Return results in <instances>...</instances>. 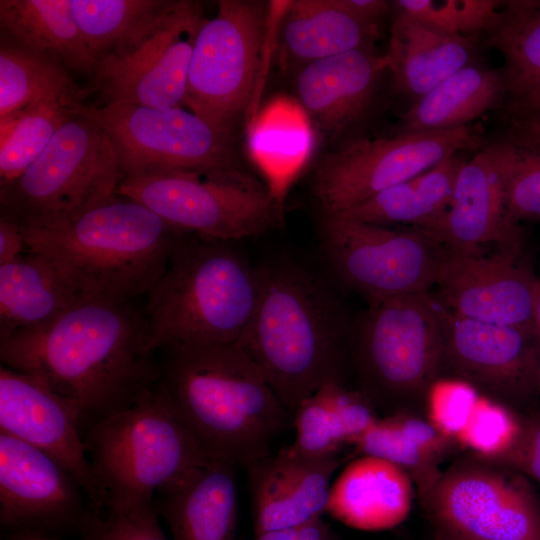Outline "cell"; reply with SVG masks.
I'll list each match as a JSON object with an SVG mask.
<instances>
[{"mask_svg": "<svg viewBox=\"0 0 540 540\" xmlns=\"http://www.w3.org/2000/svg\"><path fill=\"white\" fill-rule=\"evenodd\" d=\"M0 360L75 402L86 427L140 399L159 378L135 301L84 297L52 323L0 341Z\"/></svg>", "mask_w": 540, "mask_h": 540, "instance_id": "1", "label": "cell"}, {"mask_svg": "<svg viewBox=\"0 0 540 540\" xmlns=\"http://www.w3.org/2000/svg\"><path fill=\"white\" fill-rule=\"evenodd\" d=\"M259 289L238 340L293 416L328 383L346 385L352 319L327 279L280 257L257 265Z\"/></svg>", "mask_w": 540, "mask_h": 540, "instance_id": "2", "label": "cell"}, {"mask_svg": "<svg viewBox=\"0 0 540 540\" xmlns=\"http://www.w3.org/2000/svg\"><path fill=\"white\" fill-rule=\"evenodd\" d=\"M157 355V389L212 460L247 468L292 426V415L238 341L167 347Z\"/></svg>", "mask_w": 540, "mask_h": 540, "instance_id": "3", "label": "cell"}, {"mask_svg": "<svg viewBox=\"0 0 540 540\" xmlns=\"http://www.w3.org/2000/svg\"><path fill=\"white\" fill-rule=\"evenodd\" d=\"M20 226L28 251L52 260L85 297L113 302L145 296L190 234L120 195L63 224Z\"/></svg>", "mask_w": 540, "mask_h": 540, "instance_id": "4", "label": "cell"}, {"mask_svg": "<svg viewBox=\"0 0 540 540\" xmlns=\"http://www.w3.org/2000/svg\"><path fill=\"white\" fill-rule=\"evenodd\" d=\"M259 289L253 266L233 242L186 235L143 304L149 346L197 347L237 342Z\"/></svg>", "mask_w": 540, "mask_h": 540, "instance_id": "5", "label": "cell"}, {"mask_svg": "<svg viewBox=\"0 0 540 540\" xmlns=\"http://www.w3.org/2000/svg\"><path fill=\"white\" fill-rule=\"evenodd\" d=\"M88 458L105 493V510L154 503L160 490L212 460L155 387L89 425Z\"/></svg>", "mask_w": 540, "mask_h": 540, "instance_id": "6", "label": "cell"}, {"mask_svg": "<svg viewBox=\"0 0 540 540\" xmlns=\"http://www.w3.org/2000/svg\"><path fill=\"white\" fill-rule=\"evenodd\" d=\"M443 352L440 308L430 292L370 304L352 319L349 367L356 390L388 415L429 392Z\"/></svg>", "mask_w": 540, "mask_h": 540, "instance_id": "7", "label": "cell"}, {"mask_svg": "<svg viewBox=\"0 0 540 540\" xmlns=\"http://www.w3.org/2000/svg\"><path fill=\"white\" fill-rule=\"evenodd\" d=\"M72 112L26 170L0 187L2 215L24 226H54L117 195L121 174L111 140L92 119Z\"/></svg>", "mask_w": 540, "mask_h": 540, "instance_id": "8", "label": "cell"}, {"mask_svg": "<svg viewBox=\"0 0 540 540\" xmlns=\"http://www.w3.org/2000/svg\"><path fill=\"white\" fill-rule=\"evenodd\" d=\"M116 193L184 232L228 242L269 231L281 215L270 183L240 167L126 177Z\"/></svg>", "mask_w": 540, "mask_h": 540, "instance_id": "9", "label": "cell"}, {"mask_svg": "<svg viewBox=\"0 0 540 540\" xmlns=\"http://www.w3.org/2000/svg\"><path fill=\"white\" fill-rule=\"evenodd\" d=\"M71 109L108 135L121 180L173 171L239 167L233 131L218 128L188 108H152L130 103L100 107L75 102Z\"/></svg>", "mask_w": 540, "mask_h": 540, "instance_id": "10", "label": "cell"}, {"mask_svg": "<svg viewBox=\"0 0 540 540\" xmlns=\"http://www.w3.org/2000/svg\"><path fill=\"white\" fill-rule=\"evenodd\" d=\"M320 241L334 275L368 305L430 292L443 250L426 230L369 224L337 214H322Z\"/></svg>", "mask_w": 540, "mask_h": 540, "instance_id": "11", "label": "cell"}, {"mask_svg": "<svg viewBox=\"0 0 540 540\" xmlns=\"http://www.w3.org/2000/svg\"><path fill=\"white\" fill-rule=\"evenodd\" d=\"M268 11L260 1L220 0L204 18L193 47L183 105L233 131L251 102L266 36Z\"/></svg>", "mask_w": 540, "mask_h": 540, "instance_id": "12", "label": "cell"}, {"mask_svg": "<svg viewBox=\"0 0 540 540\" xmlns=\"http://www.w3.org/2000/svg\"><path fill=\"white\" fill-rule=\"evenodd\" d=\"M482 146L470 126L358 139L317 164L311 191L322 214H337L416 177L462 150Z\"/></svg>", "mask_w": 540, "mask_h": 540, "instance_id": "13", "label": "cell"}, {"mask_svg": "<svg viewBox=\"0 0 540 540\" xmlns=\"http://www.w3.org/2000/svg\"><path fill=\"white\" fill-rule=\"evenodd\" d=\"M537 283L518 248L443 245L433 297L446 310L466 319L536 331Z\"/></svg>", "mask_w": 540, "mask_h": 540, "instance_id": "14", "label": "cell"}, {"mask_svg": "<svg viewBox=\"0 0 540 540\" xmlns=\"http://www.w3.org/2000/svg\"><path fill=\"white\" fill-rule=\"evenodd\" d=\"M198 2L178 0L168 18L127 52L95 65L94 88L107 103L183 105L193 47L204 20Z\"/></svg>", "mask_w": 540, "mask_h": 540, "instance_id": "15", "label": "cell"}, {"mask_svg": "<svg viewBox=\"0 0 540 540\" xmlns=\"http://www.w3.org/2000/svg\"><path fill=\"white\" fill-rule=\"evenodd\" d=\"M79 406L29 374L0 367V432L49 455L80 484L97 514L105 493L87 455Z\"/></svg>", "mask_w": 540, "mask_h": 540, "instance_id": "16", "label": "cell"}, {"mask_svg": "<svg viewBox=\"0 0 540 540\" xmlns=\"http://www.w3.org/2000/svg\"><path fill=\"white\" fill-rule=\"evenodd\" d=\"M80 484L41 450L0 432V521L14 533L66 525L86 529L97 515Z\"/></svg>", "mask_w": 540, "mask_h": 540, "instance_id": "17", "label": "cell"}, {"mask_svg": "<svg viewBox=\"0 0 540 540\" xmlns=\"http://www.w3.org/2000/svg\"><path fill=\"white\" fill-rule=\"evenodd\" d=\"M438 529L473 540H540V508L527 488L480 468L457 469L434 486Z\"/></svg>", "mask_w": 540, "mask_h": 540, "instance_id": "18", "label": "cell"}, {"mask_svg": "<svg viewBox=\"0 0 540 540\" xmlns=\"http://www.w3.org/2000/svg\"><path fill=\"white\" fill-rule=\"evenodd\" d=\"M438 303V302H437ZM439 304V303H438ZM443 368L475 389L518 398L534 388L539 373L536 331L457 316L439 304Z\"/></svg>", "mask_w": 540, "mask_h": 540, "instance_id": "19", "label": "cell"}, {"mask_svg": "<svg viewBox=\"0 0 540 540\" xmlns=\"http://www.w3.org/2000/svg\"><path fill=\"white\" fill-rule=\"evenodd\" d=\"M341 461L339 455L305 458L286 447L248 466L254 534L322 517Z\"/></svg>", "mask_w": 540, "mask_h": 540, "instance_id": "20", "label": "cell"}, {"mask_svg": "<svg viewBox=\"0 0 540 540\" xmlns=\"http://www.w3.org/2000/svg\"><path fill=\"white\" fill-rule=\"evenodd\" d=\"M431 233L444 246L498 244L520 249V231L506 210L498 142L461 165L448 211Z\"/></svg>", "mask_w": 540, "mask_h": 540, "instance_id": "21", "label": "cell"}, {"mask_svg": "<svg viewBox=\"0 0 540 540\" xmlns=\"http://www.w3.org/2000/svg\"><path fill=\"white\" fill-rule=\"evenodd\" d=\"M386 70L385 54L373 48L348 51L303 65L296 78V94L311 120L334 136L365 113Z\"/></svg>", "mask_w": 540, "mask_h": 540, "instance_id": "22", "label": "cell"}, {"mask_svg": "<svg viewBox=\"0 0 540 540\" xmlns=\"http://www.w3.org/2000/svg\"><path fill=\"white\" fill-rule=\"evenodd\" d=\"M412 498L405 469L362 455L348 463L331 484L326 513L351 528L386 530L407 518Z\"/></svg>", "mask_w": 540, "mask_h": 540, "instance_id": "23", "label": "cell"}, {"mask_svg": "<svg viewBox=\"0 0 540 540\" xmlns=\"http://www.w3.org/2000/svg\"><path fill=\"white\" fill-rule=\"evenodd\" d=\"M235 468L211 461L154 500L173 540H236L238 491Z\"/></svg>", "mask_w": 540, "mask_h": 540, "instance_id": "24", "label": "cell"}, {"mask_svg": "<svg viewBox=\"0 0 540 540\" xmlns=\"http://www.w3.org/2000/svg\"><path fill=\"white\" fill-rule=\"evenodd\" d=\"M84 297L42 254L27 250L0 264V341L52 323Z\"/></svg>", "mask_w": 540, "mask_h": 540, "instance_id": "25", "label": "cell"}, {"mask_svg": "<svg viewBox=\"0 0 540 540\" xmlns=\"http://www.w3.org/2000/svg\"><path fill=\"white\" fill-rule=\"evenodd\" d=\"M1 39L68 72L92 76L95 61L76 22L71 0H0Z\"/></svg>", "mask_w": 540, "mask_h": 540, "instance_id": "26", "label": "cell"}, {"mask_svg": "<svg viewBox=\"0 0 540 540\" xmlns=\"http://www.w3.org/2000/svg\"><path fill=\"white\" fill-rule=\"evenodd\" d=\"M474 51L467 37L436 31L396 10L385 55L396 86L418 99L472 63Z\"/></svg>", "mask_w": 540, "mask_h": 540, "instance_id": "27", "label": "cell"}, {"mask_svg": "<svg viewBox=\"0 0 540 540\" xmlns=\"http://www.w3.org/2000/svg\"><path fill=\"white\" fill-rule=\"evenodd\" d=\"M356 389L328 383L306 398L292 416L296 435L289 448L309 459L339 455L378 418Z\"/></svg>", "mask_w": 540, "mask_h": 540, "instance_id": "28", "label": "cell"}, {"mask_svg": "<svg viewBox=\"0 0 540 540\" xmlns=\"http://www.w3.org/2000/svg\"><path fill=\"white\" fill-rule=\"evenodd\" d=\"M464 161L458 154L452 155L337 215L381 226L431 230L448 211Z\"/></svg>", "mask_w": 540, "mask_h": 540, "instance_id": "29", "label": "cell"}, {"mask_svg": "<svg viewBox=\"0 0 540 540\" xmlns=\"http://www.w3.org/2000/svg\"><path fill=\"white\" fill-rule=\"evenodd\" d=\"M505 96L500 69L470 63L425 95L402 115L399 133L434 132L468 126Z\"/></svg>", "mask_w": 540, "mask_h": 540, "instance_id": "30", "label": "cell"}, {"mask_svg": "<svg viewBox=\"0 0 540 540\" xmlns=\"http://www.w3.org/2000/svg\"><path fill=\"white\" fill-rule=\"evenodd\" d=\"M377 23L361 20L335 0L287 1L282 28L286 54L303 65L348 51L372 48Z\"/></svg>", "mask_w": 540, "mask_h": 540, "instance_id": "31", "label": "cell"}, {"mask_svg": "<svg viewBox=\"0 0 540 540\" xmlns=\"http://www.w3.org/2000/svg\"><path fill=\"white\" fill-rule=\"evenodd\" d=\"M485 44L504 59L501 70L509 107L540 98V2H504L484 31Z\"/></svg>", "mask_w": 540, "mask_h": 540, "instance_id": "32", "label": "cell"}, {"mask_svg": "<svg viewBox=\"0 0 540 540\" xmlns=\"http://www.w3.org/2000/svg\"><path fill=\"white\" fill-rule=\"evenodd\" d=\"M178 0H71L74 16L95 63L121 55L154 32Z\"/></svg>", "mask_w": 540, "mask_h": 540, "instance_id": "33", "label": "cell"}, {"mask_svg": "<svg viewBox=\"0 0 540 540\" xmlns=\"http://www.w3.org/2000/svg\"><path fill=\"white\" fill-rule=\"evenodd\" d=\"M83 92L67 70L54 62L0 42V120L51 99L82 101Z\"/></svg>", "mask_w": 540, "mask_h": 540, "instance_id": "34", "label": "cell"}, {"mask_svg": "<svg viewBox=\"0 0 540 540\" xmlns=\"http://www.w3.org/2000/svg\"><path fill=\"white\" fill-rule=\"evenodd\" d=\"M78 101L45 100L0 120V187L19 177L45 150Z\"/></svg>", "mask_w": 540, "mask_h": 540, "instance_id": "35", "label": "cell"}, {"mask_svg": "<svg viewBox=\"0 0 540 540\" xmlns=\"http://www.w3.org/2000/svg\"><path fill=\"white\" fill-rule=\"evenodd\" d=\"M439 433L431 423L397 412L377 418L351 445L362 455L384 459L407 471L435 455Z\"/></svg>", "mask_w": 540, "mask_h": 540, "instance_id": "36", "label": "cell"}, {"mask_svg": "<svg viewBox=\"0 0 540 540\" xmlns=\"http://www.w3.org/2000/svg\"><path fill=\"white\" fill-rule=\"evenodd\" d=\"M397 11L436 31L465 36L485 31L502 7L496 0H396Z\"/></svg>", "mask_w": 540, "mask_h": 540, "instance_id": "37", "label": "cell"}, {"mask_svg": "<svg viewBox=\"0 0 540 540\" xmlns=\"http://www.w3.org/2000/svg\"><path fill=\"white\" fill-rule=\"evenodd\" d=\"M498 146L510 220L515 224L523 219L540 221V148L511 141H500Z\"/></svg>", "mask_w": 540, "mask_h": 540, "instance_id": "38", "label": "cell"}, {"mask_svg": "<svg viewBox=\"0 0 540 540\" xmlns=\"http://www.w3.org/2000/svg\"><path fill=\"white\" fill-rule=\"evenodd\" d=\"M520 429V425L507 409L480 397L458 439L483 455L498 456L508 452Z\"/></svg>", "mask_w": 540, "mask_h": 540, "instance_id": "39", "label": "cell"}, {"mask_svg": "<svg viewBox=\"0 0 540 540\" xmlns=\"http://www.w3.org/2000/svg\"><path fill=\"white\" fill-rule=\"evenodd\" d=\"M480 396L470 384L458 379L437 380L428 392L431 424L447 436H458L467 426Z\"/></svg>", "mask_w": 540, "mask_h": 540, "instance_id": "40", "label": "cell"}, {"mask_svg": "<svg viewBox=\"0 0 540 540\" xmlns=\"http://www.w3.org/2000/svg\"><path fill=\"white\" fill-rule=\"evenodd\" d=\"M97 514L84 530V540H167L153 504L136 509L106 510Z\"/></svg>", "mask_w": 540, "mask_h": 540, "instance_id": "41", "label": "cell"}, {"mask_svg": "<svg viewBox=\"0 0 540 540\" xmlns=\"http://www.w3.org/2000/svg\"><path fill=\"white\" fill-rule=\"evenodd\" d=\"M506 455L515 466L540 482V422L521 428Z\"/></svg>", "mask_w": 540, "mask_h": 540, "instance_id": "42", "label": "cell"}, {"mask_svg": "<svg viewBox=\"0 0 540 540\" xmlns=\"http://www.w3.org/2000/svg\"><path fill=\"white\" fill-rule=\"evenodd\" d=\"M514 121L515 141L512 143L540 148V98L530 103L510 107Z\"/></svg>", "mask_w": 540, "mask_h": 540, "instance_id": "43", "label": "cell"}, {"mask_svg": "<svg viewBox=\"0 0 540 540\" xmlns=\"http://www.w3.org/2000/svg\"><path fill=\"white\" fill-rule=\"evenodd\" d=\"M253 540H340L322 517L312 521L280 529L254 534Z\"/></svg>", "mask_w": 540, "mask_h": 540, "instance_id": "44", "label": "cell"}, {"mask_svg": "<svg viewBox=\"0 0 540 540\" xmlns=\"http://www.w3.org/2000/svg\"><path fill=\"white\" fill-rule=\"evenodd\" d=\"M26 251L20 224L0 214V264L16 259Z\"/></svg>", "mask_w": 540, "mask_h": 540, "instance_id": "45", "label": "cell"}, {"mask_svg": "<svg viewBox=\"0 0 540 540\" xmlns=\"http://www.w3.org/2000/svg\"><path fill=\"white\" fill-rule=\"evenodd\" d=\"M337 5L355 17L372 23L387 13L391 2L385 0H335Z\"/></svg>", "mask_w": 540, "mask_h": 540, "instance_id": "46", "label": "cell"}, {"mask_svg": "<svg viewBox=\"0 0 540 540\" xmlns=\"http://www.w3.org/2000/svg\"><path fill=\"white\" fill-rule=\"evenodd\" d=\"M533 320L538 338L540 340V278H538L537 289L534 299Z\"/></svg>", "mask_w": 540, "mask_h": 540, "instance_id": "47", "label": "cell"}, {"mask_svg": "<svg viewBox=\"0 0 540 540\" xmlns=\"http://www.w3.org/2000/svg\"><path fill=\"white\" fill-rule=\"evenodd\" d=\"M10 540H57L48 535L36 533H14L10 535Z\"/></svg>", "mask_w": 540, "mask_h": 540, "instance_id": "48", "label": "cell"}, {"mask_svg": "<svg viewBox=\"0 0 540 540\" xmlns=\"http://www.w3.org/2000/svg\"><path fill=\"white\" fill-rule=\"evenodd\" d=\"M437 540H473L460 534L437 528Z\"/></svg>", "mask_w": 540, "mask_h": 540, "instance_id": "49", "label": "cell"}, {"mask_svg": "<svg viewBox=\"0 0 540 540\" xmlns=\"http://www.w3.org/2000/svg\"><path fill=\"white\" fill-rule=\"evenodd\" d=\"M437 540V539H436Z\"/></svg>", "mask_w": 540, "mask_h": 540, "instance_id": "50", "label": "cell"}]
</instances>
